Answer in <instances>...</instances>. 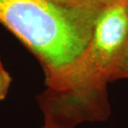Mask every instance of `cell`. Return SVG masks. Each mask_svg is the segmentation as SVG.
<instances>
[{
	"label": "cell",
	"instance_id": "6da1fadb",
	"mask_svg": "<svg viewBox=\"0 0 128 128\" xmlns=\"http://www.w3.org/2000/svg\"><path fill=\"white\" fill-rule=\"evenodd\" d=\"M128 41V7L106 6L100 12L91 39L68 65L45 78L38 96L43 128H75L85 122H104L111 115L107 84Z\"/></svg>",
	"mask_w": 128,
	"mask_h": 128
},
{
	"label": "cell",
	"instance_id": "277c9868",
	"mask_svg": "<svg viewBox=\"0 0 128 128\" xmlns=\"http://www.w3.org/2000/svg\"><path fill=\"white\" fill-rule=\"evenodd\" d=\"M128 78V41L124 46L112 74V81Z\"/></svg>",
	"mask_w": 128,
	"mask_h": 128
},
{
	"label": "cell",
	"instance_id": "ba28073f",
	"mask_svg": "<svg viewBox=\"0 0 128 128\" xmlns=\"http://www.w3.org/2000/svg\"><path fill=\"white\" fill-rule=\"evenodd\" d=\"M40 128H43V127H42H42H40Z\"/></svg>",
	"mask_w": 128,
	"mask_h": 128
},
{
	"label": "cell",
	"instance_id": "5b68a950",
	"mask_svg": "<svg viewBox=\"0 0 128 128\" xmlns=\"http://www.w3.org/2000/svg\"><path fill=\"white\" fill-rule=\"evenodd\" d=\"M12 82V78L9 73L5 70L0 58V102L5 99L8 92L10 84Z\"/></svg>",
	"mask_w": 128,
	"mask_h": 128
},
{
	"label": "cell",
	"instance_id": "52a82bcc",
	"mask_svg": "<svg viewBox=\"0 0 128 128\" xmlns=\"http://www.w3.org/2000/svg\"><path fill=\"white\" fill-rule=\"evenodd\" d=\"M126 6L128 7V0H127V2H126Z\"/></svg>",
	"mask_w": 128,
	"mask_h": 128
},
{
	"label": "cell",
	"instance_id": "3957f363",
	"mask_svg": "<svg viewBox=\"0 0 128 128\" xmlns=\"http://www.w3.org/2000/svg\"><path fill=\"white\" fill-rule=\"evenodd\" d=\"M63 8L88 11H101L105 7L100 0H52Z\"/></svg>",
	"mask_w": 128,
	"mask_h": 128
},
{
	"label": "cell",
	"instance_id": "8992f818",
	"mask_svg": "<svg viewBox=\"0 0 128 128\" xmlns=\"http://www.w3.org/2000/svg\"><path fill=\"white\" fill-rule=\"evenodd\" d=\"M101 2L106 6H111V5H116V4H126L127 0H100Z\"/></svg>",
	"mask_w": 128,
	"mask_h": 128
},
{
	"label": "cell",
	"instance_id": "7a4b0ae2",
	"mask_svg": "<svg viewBox=\"0 0 128 128\" xmlns=\"http://www.w3.org/2000/svg\"><path fill=\"white\" fill-rule=\"evenodd\" d=\"M101 11L66 8L52 0H0V24L37 58L47 78L83 52Z\"/></svg>",
	"mask_w": 128,
	"mask_h": 128
}]
</instances>
